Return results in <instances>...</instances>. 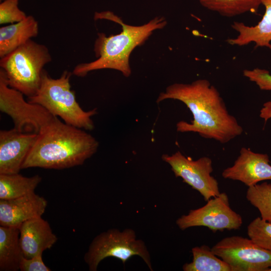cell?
Wrapping results in <instances>:
<instances>
[{
    "label": "cell",
    "instance_id": "obj_1",
    "mask_svg": "<svg viewBox=\"0 0 271 271\" xmlns=\"http://www.w3.org/2000/svg\"><path fill=\"white\" fill-rule=\"evenodd\" d=\"M178 100L191 112V122L181 120L177 131L193 132L201 137L225 144L243 132L236 118L230 114L217 88L207 79H200L191 83H174L161 93L157 100Z\"/></svg>",
    "mask_w": 271,
    "mask_h": 271
},
{
    "label": "cell",
    "instance_id": "obj_2",
    "mask_svg": "<svg viewBox=\"0 0 271 271\" xmlns=\"http://www.w3.org/2000/svg\"><path fill=\"white\" fill-rule=\"evenodd\" d=\"M99 143L84 129L56 117L38 134L22 169H63L82 165L97 151Z\"/></svg>",
    "mask_w": 271,
    "mask_h": 271
},
{
    "label": "cell",
    "instance_id": "obj_3",
    "mask_svg": "<svg viewBox=\"0 0 271 271\" xmlns=\"http://www.w3.org/2000/svg\"><path fill=\"white\" fill-rule=\"evenodd\" d=\"M94 19H106L120 24V33L106 36L98 33L94 46L96 59L77 65L73 70L77 76H85L89 72L103 69L120 71L125 77L130 75L129 56L137 46L142 45L153 31L163 28L167 21L163 17H156L140 26L124 24L122 20L110 11L95 13Z\"/></svg>",
    "mask_w": 271,
    "mask_h": 271
},
{
    "label": "cell",
    "instance_id": "obj_4",
    "mask_svg": "<svg viewBox=\"0 0 271 271\" xmlns=\"http://www.w3.org/2000/svg\"><path fill=\"white\" fill-rule=\"evenodd\" d=\"M71 75L65 70L59 78L54 79L44 69L39 88L35 95L28 97V101L43 106L68 124L92 130L94 125L91 117L97 114V108L87 111L82 109L76 101L74 91L71 89Z\"/></svg>",
    "mask_w": 271,
    "mask_h": 271
},
{
    "label": "cell",
    "instance_id": "obj_5",
    "mask_svg": "<svg viewBox=\"0 0 271 271\" xmlns=\"http://www.w3.org/2000/svg\"><path fill=\"white\" fill-rule=\"evenodd\" d=\"M51 60L48 48L31 39L1 58L0 66L5 73L9 86L28 97L38 91L43 68Z\"/></svg>",
    "mask_w": 271,
    "mask_h": 271
},
{
    "label": "cell",
    "instance_id": "obj_6",
    "mask_svg": "<svg viewBox=\"0 0 271 271\" xmlns=\"http://www.w3.org/2000/svg\"><path fill=\"white\" fill-rule=\"evenodd\" d=\"M134 255H138L153 270L151 256L145 242L137 239L134 231L130 228L122 231L111 229L96 236L90 243L84 259L90 271H96L104 258L113 257L125 262Z\"/></svg>",
    "mask_w": 271,
    "mask_h": 271
},
{
    "label": "cell",
    "instance_id": "obj_7",
    "mask_svg": "<svg viewBox=\"0 0 271 271\" xmlns=\"http://www.w3.org/2000/svg\"><path fill=\"white\" fill-rule=\"evenodd\" d=\"M0 110L10 116L17 130L39 134L56 116L43 106L26 101L24 94L10 87L4 71L0 69Z\"/></svg>",
    "mask_w": 271,
    "mask_h": 271
},
{
    "label": "cell",
    "instance_id": "obj_8",
    "mask_svg": "<svg viewBox=\"0 0 271 271\" xmlns=\"http://www.w3.org/2000/svg\"><path fill=\"white\" fill-rule=\"evenodd\" d=\"M211 249L228 264L232 271H268L271 268V252L260 247L249 238L227 236Z\"/></svg>",
    "mask_w": 271,
    "mask_h": 271
},
{
    "label": "cell",
    "instance_id": "obj_9",
    "mask_svg": "<svg viewBox=\"0 0 271 271\" xmlns=\"http://www.w3.org/2000/svg\"><path fill=\"white\" fill-rule=\"evenodd\" d=\"M176 223L183 230L192 227L205 226L215 232L238 229L242 224V219L231 208L227 195L222 192L210 199L203 206L181 216Z\"/></svg>",
    "mask_w": 271,
    "mask_h": 271
},
{
    "label": "cell",
    "instance_id": "obj_10",
    "mask_svg": "<svg viewBox=\"0 0 271 271\" xmlns=\"http://www.w3.org/2000/svg\"><path fill=\"white\" fill-rule=\"evenodd\" d=\"M163 161L168 163L176 177L197 190L207 201L220 193L217 180L211 174L213 171L212 161L208 157L194 160L180 151L169 155L164 154Z\"/></svg>",
    "mask_w": 271,
    "mask_h": 271
},
{
    "label": "cell",
    "instance_id": "obj_11",
    "mask_svg": "<svg viewBox=\"0 0 271 271\" xmlns=\"http://www.w3.org/2000/svg\"><path fill=\"white\" fill-rule=\"evenodd\" d=\"M222 176L224 179L240 181L248 187L262 181L271 180L269 156L243 147L233 165L225 169Z\"/></svg>",
    "mask_w": 271,
    "mask_h": 271
},
{
    "label": "cell",
    "instance_id": "obj_12",
    "mask_svg": "<svg viewBox=\"0 0 271 271\" xmlns=\"http://www.w3.org/2000/svg\"><path fill=\"white\" fill-rule=\"evenodd\" d=\"M38 135L15 128L0 131V174L19 173Z\"/></svg>",
    "mask_w": 271,
    "mask_h": 271
},
{
    "label": "cell",
    "instance_id": "obj_13",
    "mask_svg": "<svg viewBox=\"0 0 271 271\" xmlns=\"http://www.w3.org/2000/svg\"><path fill=\"white\" fill-rule=\"evenodd\" d=\"M47 201L35 192L21 197L0 200V225L20 227L25 221L42 217Z\"/></svg>",
    "mask_w": 271,
    "mask_h": 271
},
{
    "label": "cell",
    "instance_id": "obj_14",
    "mask_svg": "<svg viewBox=\"0 0 271 271\" xmlns=\"http://www.w3.org/2000/svg\"><path fill=\"white\" fill-rule=\"evenodd\" d=\"M20 244L26 258L42 254L57 240L49 223L42 217L24 222L20 227Z\"/></svg>",
    "mask_w": 271,
    "mask_h": 271
},
{
    "label": "cell",
    "instance_id": "obj_15",
    "mask_svg": "<svg viewBox=\"0 0 271 271\" xmlns=\"http://www.w3.org/2000/svg\"><path fill=\"white\" fill-rule=\"evenodd\" d=\"M261 3L265 8L261 20L253 26L234 22L231 27L238 35L234 38L228 39V44L242 46L253 42L256 48L266 47L271 50V0H261Z\"/></svg>",
    "mask_w": 271,
    "mask_h": 271
},
{
    "label": "cell",
    "instance_id": "obj_16",
    "mask_svg": "<svg viewBox=\"0 0 271 271\" xmlns=\"http://www.w3.org/2000/svg\"><path fill=\"white\" fill-rule=\"evenodd\" d=\"M38 22L32 16L0 28V57L2 58L38 35Z\"/></svg>",
    "mask_w": 271,
    "mask_h": 271
},
{
    "label": "cell",
    "instance_id": "obj_17",
    "mask_svg": "<svg viewBox=\"0 0 271 271\" xmlns=\"http://www.w3.org/2000/svg\"><path fill=\"white\" fill-rule=\"evenodd\" d=\"M20 227L0 225V270H20L25 257L20 241Z\"/></svg>",
    "mask_w": 271,
    "mask_h": 271
},
{
    "label": "cell",
    "instance_id": "obj_18",
    "mask_svg": "<svg viewBox=\"0 0 271 271\" xmlns=\"http://www.w3.org/2000/svg\"><path fill=\"white\" fill-rule=\"evenodd\" d=\"M41 180L38 175L28 177L19 173L0 174V200L15 199L35 192Z\"/></svg>",
    "mask_w": 271,
    "mask_h": 271
},
{
    "label": "cell",
    "instance_id": "obj_19",
    "mask_svg": "<svg viewBox=\"0 0 271 271\" xmlns=\"http://www.w3.org/2000/svg\"><path fill=\"white\" fill-rule=\"evenodd\" d=\"M192 261L183 265L184 271H232L231 266L207 245L192 248Z\"/></svg>",
    "mask_w": 271,
    "mask_h": 271
},
{
    "label": "cell",
    "instance_id": "obj_20",
    "mask_svg": "<svg viewBox=\"0 0 271 271\" xmlns=\"http://www.w3.org/2000/svg\"><path fill=\"white\" fill-rule=\"evenodd\" d=\"M205 8L224 17H232L246 13H256L261 0H199Z\"/></svg>",
    "mask_w": 271,
    "mask_h": 271
},
{
    "label": "cell",
    "instance_id": "obj_21",
    "mask_svg": "<svg viewBox=\"0 0 271 271\" xmlns=\"http://www.w3.org/2000/svg\"><path fill=\"white\" fill-rule=\"evenodd\" d=\"M246 198L258 209L261 218L271 223V183L264 182L248 187Z\"/></svg>",
    "mask_w": 271,
    "mask_h": 271
},
{
    "label": "cell",
    "instance_id": "obj_22",
    "mask_svg": "<svg viewBox=\"0 0 271 271\" xmlns=\"http://www.w3.org/2000/svg\"><path fill=\"white\" fill-rule=\"evenodd\" d=\"M249 238L260 247L271 252V223L257 217L248 225Z\"/></svg>",
    "mask_w": 271,
    "mask_h": 271
},
{
    "label": "cell",
    "instance_id": "obj_23",
    "mask_svg": "<svg viewBox=\"0 0 271 271\" xmlns=\"http://www.w3.org/2000/svg\"><path fill=\"white\" fill-rule=\"evenodd\" d=\"M19 0H4L0 4V24H14L28 16L19 8Z\"/></svg>",
    "mask_w": 271,
    "mask_h": 271
},
{
    "label": "cell",
    "instance_id": "obj_24",
    "mask_svg": "<svg viewBox=\"0 0 271 271\" xmlns=\"http://www.w3.org/2000/svg\"><path fill=\"white\" fill-rule=\"evenodd\" d=\"M244 76L255 83L260 89L271 91V74L269 71L258 68L251 70L245 69Z\"/></svg>",
    "mask_w": 271,
    "mask_h": 271
},
{
    "label": "cell",
    "instance_id": "obj_25",
    "mask_svg": "<svg viewBox=\"0 0 271 271\" xmlns=\"http://www.w3.org/2000/svg\"><path fill=\"white\" fill-rule=\"evenodd\" d=\"M20 270L21 271H50L44 262L42 254H39L30 258L24 257L22 259Z\"/></svg>",
    "mask_w": 271,
    "mask_h": 271
},
{
    "label": "cell",
    "instance_id": "obj_26",
    "mask_svg": "<svg viewBox=\"0 0 271 271\" xmlns=\"http://www.w3.org/2000/svg\"><path fill=\"white\" fill-rule=\"evenodd\" d=\"M259 116L265 122L271 118V100L264 102L260 110Z\"/></svg>",
    "mask_w": 271,
    "mask_h": 271
},
{
    "label": "cell",
    "instance_id": "obj_27",
    "mask_svg": "<svg viewBox=\"0 0 271 271\" xmlns=\"http://www.w3.org/2000/svg\"><path fill=\"white\" fill-rule=\"evenodd\" d=\"M268 271H271V268H269Z\"/></svg>",
    "mask_w": 271,
    "mask_h": 271
},
{
    "label": "cell",
    "instance_id": "obj_28",
    "mask_svg": "<svg viewBox=\"0 0 271 271\" xmlns=\"http://www.w3.org/2000/svg\"></svg>",
    "mask_w": 271,
    "mask_h": 271
}]
</instances>
